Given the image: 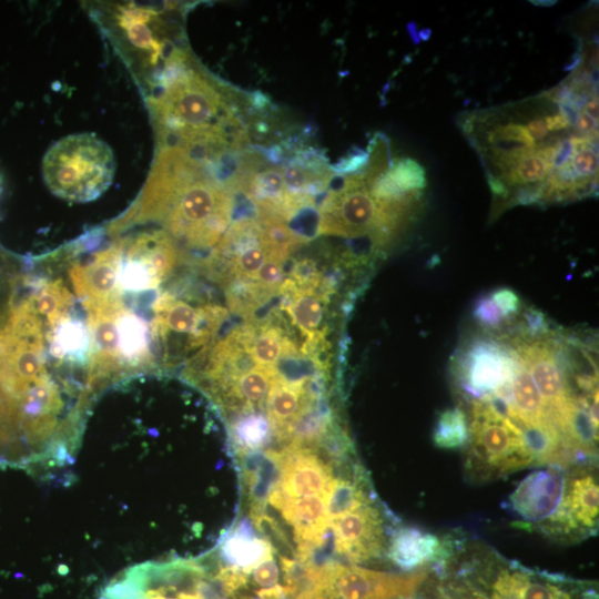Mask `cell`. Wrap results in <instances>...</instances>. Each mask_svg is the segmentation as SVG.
<instances>
[{"mask_svg": "<svg viewBox=\"0 0 599 599\" xmlns=\"http://www.w3.org/2000/svg\"><path fill=\"white\" fill-rule=\"evenodd\" d=\"M473 315L479 325L489 328L498 327L505 318L490 296L477 300L473 309Z\"/></svg>", "mask_w": 599, "mask_h": 599, "instance_id": "26", "label": "cell"}, {"mask_svg": "<svg viewBox=\"0 0 599 599\" xmlns=\"http://www.w3.org/2000/svg\"><path fill=\"white\" fill-rule=\"evenodd\" d=\"M368 155L363 151H359L357 154L349 155L347 159L339 162L334 171L339 173H354L362 165L366 163Z\"/></svg>", "mask_w": 599, "mask_h": 599, "instance_id": "30", "label": "cell"}, {"mask_svg": "<svg viewBox=\"0 0 599 599\" xmlns=\"http://www.w3.org/2000/svg\"><path fill=\"white\" fill-rule=\"evenodd\" d=\"M456 571L495 599H598L592 583L536 571L494 552L475 554Z\"/></svg>", "mask_w": 599, "mask_h": 599, "instance_id": "5", "label": "cell"}, {"mask_svg": "<svg viewBox=\"0 0 599 599\" xmlns=\"http://www.w3.org/2000/svg\"><path fill=\"white\" fill-rule=\"evenodd\" d=\"M490 297L498 306L504 317L514 316L520 307L519 297L512 290H496L490 294Z\"/></svg>", "mask_w": 599, "mask_h": 599, "instance_id": "28", "label": "cell"}, {"mask_svg": "<svg viewBox=\"0 0 599 599\" xmlns=\"http://www.w3.org/2000/svg\"><path fill=\"white\" fill-rule=\"evenodd\" d=\"M246 356L257 365L276 366L286 355L296 352L293 344L274 326H261L256 332L246 326L236 331Z\"/></svg>", "mask_w": 599, "mask_h": 599, "instance_id": "19", "label": "cell"}, {"mask_svg": "<svg viewBox=\"0 0 599 599\" xmlns=\"http://www.w3.org/2000/svg\"><path fill=\"white\" fill-rule=\"evenodd\" d=\"M115 167L112 149L93 133L60 139L42 160V175L50 192L75 203L95 200L106 191Z\"/></svg>", "mask_w": 599, "mask_h": 599, "instance_id": "3", "label": "cell"}, {"mask_svg": "<svg viewBox=\"0 0 599 599\" xmlns=\"http://www.w3.org/2000/svg\"><path fill=\"white\" fill-rule=\"evenodd\" d=\"M6 315H7V314H6ZM6 315L0 314V329L2 328V326H3V324H4Z\"/></svg>", "mask_w": 599, "mask_h": 599, "instance_id": "33", "label": "cell"}, {"mask_svg": "<svg viewBox=\"0 0 599 599\" xmlns=\"http://www.w3.org/2000/svg\"><path fill=\"white\" fill-rule=\"evenodd\" d=\"M313 400L305 379H288L280 374L265 403L272 432L288 441L295 425L311 412Z\"/></svg>", "mask_w": 599, "mask_h": 599, "instance_id": "16", "label": "cell"}, {"mask_svg": "<svg viewBox=\"0 0 599 599\" xmlns=\"http://www.w3.org/2000/svg\"><path fill=\"white\" fill-rule=\"evenodd\" d=\"M369 504L362 485L353 479H336L326 496L328 522Z\"/></svg>", "mask_w": 599, "mask_h": 599, "instance_id": "21", "label": "cell"}, {"mask_svg": "<svg viewBox=\"0 0 599 599\" xmlns=\"http://www.w3.org/2000/svg\"><path fill=\"white\" fill-rule=\"evenodd\" d=\"M428 576V570L399 575L334 561L304 565V585L294 599H410Z\"/></svg>", "mask_w": 599, "mask_h": 599, "instance_id": "7", "label": "cell"}, {"mask_svg": "<svg viewBox=\"0 0 599 599\" xmlns=\"http://www.w3.org/2000/svg\"><path fill=\"white\" fill-rule=\"evenodd\" d=\"M119 291L121 295L156 292L182 262L166 233L156 231L122 240Z\"/></svg>", "mask_w": 599, "mask_h": 599, "instance_id": "8", "label": "cell"}, {"mask_svg": "<svg viewBox=\"0 0 599 599\" xmlns=\"http://www.w3.org/2000/svg\"><path fill=\"white\" fill-rule=\"evenodd\" d=\"M18 305H27L29 307L32 308L31 304L29 303L28 300H26V297L19 293L17 290L13 291V293L10 295V298H9V302H8V309H7V315L9 313V311L12 308V307H16ZM33 309V308H32ZM34 311V309H33ZM35 313V312H34ZM37 314V313H35ZM38 316V315H37ZM7 317V316H6ZM39 318V317H38ZM40 321V319H39ZM41 324V323H40ZM48 344V343H47ZM49 346V345H48ZM55 366V365H54ZM57 368V367H55ZM58 370V369H57ZM59 373V372H58ZM60 375V373H59ZM61 376V375H60ZM63 380V378H62ZM65 387L68 386V384L65 382H63ZM67 389L69 390L71 397H75V395L73 394V392L71 390L70 387H67ZM77 398V397H75Z\"/></svg>", "mask_w": 599, "mask_h": 599, "instance_id": "32", "label": "cell"}, {"mask_svg": "<svg viewBox=\"0 0 599 599\" xmlns=\"http://www.w3.org/2000/svg\"><path fill=\"white\" fill-rule=\"evenodd\" d=\"M445 576L437 587L438 599H495L457 571H448Z\"/></svg>", "mask_w": 599, "mask_h": 599, "instance_id": "25", "label": "cell"}, {"mask_svg": "<svg viewBox=\"0 0 599 599\" xmlns=\"http://www.w3.org/2000/svg\"><path fill=\"white\" fill-rule=\"evenodd\" d=\"M274 453L280 477L273 485L287 498L327 496L335 480L332 467L309 448L287 446Z\"/></svg>", "mask_w": 599, "mask_h": 599, "instance_id": "10", "label": "cell"}, {"mask_svg": "<svg viewBox=\"0 0 599 599\" xmlns=\"http://www.w3.org/2000/svg\"><path fill=\"white\" fill-rule=\"evenodd\" d=\"M525 318L531 335L541 333L546 327L544 316L540 312L529 309L526 312Z\"/></svg>", "mask_w": 599, "mask_h": 599, "instance_id": "31", "label": "cell"}, {"mask_svg": "<svg viewBox=\"0 0 599 599\" xmlns=\"http://www.w3.org/2000/svg\"><path fill=\"white\" fill-rule=\"evenodd\" d=\"M100 599H105V598L100 597Z\"/></svg>", "mask_w": 599, "mask_h": 599, "instance_id": "35", "label": "cell"}, {"mask_svg": "<svg viewBox=\"0 0 599 599\" xmlns=\"http://www.w3.org/2000/svg\"><path fill=\"white\" fill-rule=\"evenodd\" d=\"M469 437V423L459 407L444 410L435 425L434 444L443 449H455L464 446Z\"/></svg>", "mask_w": 599, "mask_h": 599, "instance_id": "22", "label": "cell"}, {"mask_svg": "<svg viewBox=\"0 0 599 599\" xmlns=\"http://www.w3.org/2000/svg\"><path fill=\"white\" fill-rule=\"evenodd\" d=\"M450 541H444L432 532L416 528H400L388 546V558L405 570L422 567L432 561L446 562L451 556Z\"/></svg>", "mask_w": 599, "mask_h": 599, "instance_id": "17", "label": "cell"}, {"mask_svg": "<svg viewBox=\"0 0 599 599\" xmlns=\"http://www.w3.org/2000/svg\"><path fill=\"white\" fill-rule=\"evenodd\" d=\"M0 193H1V183H0Z\"/></svg>", "mask_w": 599, "mask_h": 599, "instance_id": "34", "label": "cell"}, {"mask_svg": "<svg viewBox=\"0 0 599 599\" xmlns=\"http://www.w3.org/2000/svg\"><path fill=\"white\" fill-rule=\"evenodd\" d=\"M19 273L0 250V290H11Z\"/></svg>", "mask_w": 599, "mask_h": 599, "instance_id": "29", "label": "cell"}, {"mask_svg": "<svg viewBox=\"0 0 599 599\" xmlns=\"http://www.w3.org/2000/svg\"><path fill=\"white\" fill-rule=\"evenodd\" d=\"M599 486L595 469L579 467L565 477L564 494L556 511L538 524L549 536L577 540L595 534L598 527Z\"/></svg>", "mask_w": 599, "mask_h": 599, "instance_id": "9", "label": "cell"}, {"mask_svg": "<svg viewBox=\"0 0 599 599\" xmlns=\"http://www.w3.org/2000/svg\"><path fill=\"white\" fill-rule=\"evenodd\" d=\"M179 71L169 99V118L175 126L210 128L224 106L221 95L200 77H185Z\"/></svg>", "mask_w": 599, "mask_h": 599, "instance_id": "13", "label": "cell"}, {"mask_svg": "<svg viewBox=\"0 0 599 599\" xmlns=\"http://www.w3.org/2000/svg\"><path fill=\"white\" fill-rule=\"evenodd\" d=\"M280 290L291 293V304L286 307L292 323L307 336L309 343L318 341L319 326L324 319L323 298L315 288L297 287L292 280L282 283ZM307 341V342H308Z\"/></svg>", "mask_w": 599, "mask_h": 599, "instance_id": "20", "label": "cell"}, {"mask_svg": "<svg viewBox=\"0 0 599 599\" xmlns=\"http://www.w3.org/2000/svg\"><path fill=\"white\" fill-rule=\"evenodd\" d=\"M268 541L255 536L248 522L232 530L221 545V556L231 568L248 573L256 565L273 555Z\"/></svg>", "mask_w": 599, "mask_h": 599, "instance_id": "18", "label": "cell"}, {"mask_svg": "<svg viewBox=\"0 0 599 599\" xmlns=\"http://www.w3.org/2000/svg\"><path fill=\"white\" fill-rule=\"evenodd\" d=\"M233 197L219 183L194 174L186 163L182 174L163 179L113 230L129 222L156 220L187 246L207 248L230 224Z\"/></svg>", "mask_w": 599, "mask_h": 599, "instance_id": "1", "label": "cell"}, {"mask_svg": "<svg viewBox=\"0 0 599 599\" xmlns=\"http://www.w3.org/2000/svg\"><path fill=\"white\" fill-rule=\"evenodd\" d=\"M516 363V354L511 356L495 344H476L466 358V389L481 399L486 396L506 397L511 390Z\"/></svg>", "mask_w": 599, "mask_h": 599, "instance_id": "12", "label": "cell"}, {"mask_svg": "<svg viewBox=\"0 0 599 599\" xmlns=\"http://www.w3.org/2000/svg\"><path fill=\"white\" fill-rule=\"evenodd\" d=\"M271 426L260 414H245L237 418L232 428L234 443L240 451L257 450L268 441Z\"/></svg>", "mask_w": 599, "mask_h": 599, "instance_id": "23", "label": "cell"}, {"mask_svg": "<svg viewBox=\"0 0 599 599\" xmlns=\"http://www.w3.org/2000/svg\"><path fill=\"white\" fill-rule=\"evenodd\" d=\"M366 174L347 175L328 192L321 206L317 234L354 237L374 233L380 243L398 229L414 202L378 201L368 190Z\"/></svg>", "mask_w": 599, "mask_h": 599, "instance_id": "6", "label": "cell"}, {"mask_svg": "<svg viewBox=\"0 0 599 599\" xmlns=\"http://www.w3.org/2000/svg\"><path fill=\"white\" fill-rule=\"evenodd\" d=\"M251 571L254 582L262 589H271L277 586L280 570L273 555L256 565Z\"/></svg>", "mask_w": 599, "mask_h": 599, "instance_id": "27", "label": "cell"}, {"mask_svg": "<svg viewBox=\"0 0 599 599\" xmlns=\"http://www.w3.org/2000/svg\"><path fill=\"white\" fill-rule=\"evenodd\" d=\"M337 552L356 562L379 557L385 549L383 520L367 504L328 522Z\"/></svg>", "mask_w": 599, "mask_h": 599, "instance_id": "11", "label": "cell"}, {"mask_svg": "<svg viewBox=\"0 0 599 599\" xmlns=\"http://www.w3.org/2000/svg\"><path fill=\"white\" fill-rule=\"evenodd\" d=\"M565 476L559 465L530 473L510 496L514 510L524 519L540 524L558 508Z\"/></svg>", "mask_w": 599, "mask_h": 599, "instance_id": "14", "label": "cell"}, {"mask_svg": "<svg viewBox=\"0 0 599 599\" xmlns=\"http://www.w3.org/2000/svg\"><path fill=\"white\" fill-rule=\"evenodd\" d=\"M225 314L214 304L199 303L184 288L158 291L150 304L158 372L173 368L187 357L195 358L209 346Z\"/></svg>", "mask_w": 599, "mask_h": 599, "instance_id": "2", "label": "cell"}, {"mask_svg": "<svg viewBox=\"0 0 599 599\" xmlns=\"http://www.w3.org/2000/svg\"><path fill=\"white\" fill-rule=\"evenodd\" d=\"M536 465L521 428L489 398L473 403L465 470L476 481L509 475Z\"/></svg>", "mask_w": 599, "mask_h": 599, "instance_id": "4", "label": "cell"}, {"mask_svg": "<svg viewBox=\"0 0 599 599\" xmlns=\"http://www.w3.org/2000/svg\"><path fill=\"white\" fill-rule=\"evenodd\" d=\"M516 354L531 375L546 408L555 420L571 396L554 351L544 342L521 344Z\"/></svg>", "mask_w": 599, "mask_h": 599, "instance_id": "15", "label": "cell"}, {"mask_svg": "<svg viewBox=\"0 0 599 599\" xmlns=\"http://www.w3.org/2000/svg\"><path fill=\"white\" fill-rule=\"evenodd\" d=\"M392 182L406 193H417L426 187V173L413 159H400L387 169Z\"/></svg>", "mask_w": 599, "mask_h": 599, "instance_id": "24", "label": "cell"}]
</instances>
